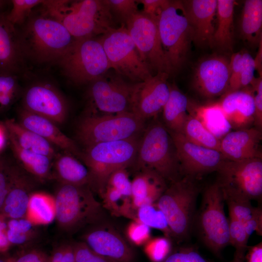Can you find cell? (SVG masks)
<instances>
[{"label": "cell", "instance_id": "obj_26", "mask_svg": "<svg viewBox=\"0 0 262 262\" xmlns=\"http://www.w3.org/2000/svg\"><path fill=\"white\" fill-rule=\"evenodd\" d=\"M6 13L0 14V72L15 75L23 53L19 34L7 20Z\"/></svg>", "mask_w": 262, "mask_h": 262}, {"label": "cell", "instance_id": "obj_41", "mask_svg": "<svg viewBox=\"0 0 262 262\" xmlns=\"http://www.w3.org/2000/svg\"><path fill=\"white\" fill-rule=\"evenodd\" d=\"M171 250L170 239L159 237L150 239L145 244V252L152 262H162Z\"/></svg>", "mask_w": 262, "mask_h": 262}, {"label": "cell", "instance_id": "obj_39", "mask_svg": "<svg viewBox=\"0 0 262 262\" xmlns=\"http://www.w3.org/2000/svg\"><path fill=\"white\" fill-rule=\"evenodd\" d=\"M229 245L235 249L234 255L245 258L248 249L247 243L250 235L244 225L232 216L229 215Z\"/></svg>", "mask_w": 262, "mask_h": 262}, {"label": "cell", "instance_id": "obj_51", "mask_svg": "<svg viewBox=\"0 0 262 262\" xmlns=\"http://www.w3.org/2000/svg\"><path fill=\"white\" fill-rule=\"evenodd\" d=\"M138 3L142 4L143 14L158 21L161 13L168 4L169 0H140Z\"/></svg>", "mask_w": 262, "mask_h": 262}, {"label": "cell", "instance_id": "obj_49", "mask_svg": "<svg viewBox=\"0 0 262 262\" xmlns=\"http://www.w3.org/2000/svg\"><path fill=\"white\" fill-rule=\"evenodd\" d=\"M254 91L255 115L254 125L258 130H262V77L253 80L251 84Z\"/></svg>", "mask_w": 262, "mask_h": 262}, {"label": "cell", "instance_id": "obj_24", "mask_svg": "<svg viewBox=\"0 0 262 262\" xmlns=\"http://www.w3.org/2000/svg\"><path fill=\"white\" fill-rule=\"evenodd\" d=\"M19 123L53 146L82 160V151L76 142L64 134L51 121L24 109L20 113Z\"/></svg>", "mask_w": 262, "mask_h": 262}, {"label": "cell", "instance_id": "obj_34", "mask_svg": "<svg viewBox=\"0 0 262 262\" xmlns=\"http://www.w3.org/2000/svg\"><path fill=\"white\" fill-rule=\"evenodd\" d=\"M55 217L54 196L45 192H32L25 218L36 226L49 225L55 219Z\"/></svg>", "mask_w": 262, "mask_h": 262}, {"label": "cell", "instance_id": "obj_45", "mask_svg": "<svg viewBox=\"0 0 262 262\" xmlns=\"http://www.w3.org/2000/svg\"><path fill=\"white\" fill-rule=\"evenodd\" d=\"M127 235L133 244H145L150 239V228L137 220H133L128 226Z\"/></svg>", "mask_w": 262, "mask_h": 262}, {"label": "cell", "instance_id": "obj_43", "mask_svg": "<svg viewBox=\"0 0 262 262\" xmlns=\"http://www.w3.org/2000/svg\"><path fill=\"white\" fill-rule=\"evenodd\" d=\"M114 17L121 24H126L127 20L138 12L137 0H105Z\"/></svg>", "mask_w": 262, "mask_h": 262}, {"label": "cell", "instance_id": "obj_11", "mask_svg": "<svg viewBox=\"0 0 262 262\" xmlns=\"http://www.w3.org/2000/svg\"><path fill=\"white\" fill-rule=\"evenodd\" d=\"M113 69L133 83L153 75L142 60L125 24L112 29L97 37Z\"/></svg>", "mask_w": 262, "mask_h": 262}, {"label": "cell", "instance_id": "obj_27", "mask_svg": "<svg viewBox=\"0 0 262 262\" xmlns=\"http://www.w3.org/2000/svg\"><path fill=\"white\" fill-rule=\"evenodd\" d=\"M229 210V215L240 222L250 235L255 231L262 234V210L251 204V200L237 195L223 193Z\"/></svg>", "mask_w": 262, "mask_h": 262}, {"label": "cell", "instance_id": "obj_47", "mask_svg": "<svg viewBox=\"0 0 262 262\" xmlns=\"http://www.w3.org/2000/svg\"><path fill=\"white\" fill-rule=\"evenodd\" d=\"M243 62L241 67L239 90L246 87L251 84L255 79L256 70L254 59L246 51H242Z\"/></svg>", "mask_w": 262, "mask_h": 262}, {"label": "cell", "instance_id": "obj_15", "mask_svg": "<svg viewBox=\"0 0 262 262\" xmlns=\"http://www.w3.org/2000/svg\"><path fill=\"white\" fill-rule=\"evenodd\" d=\"M174 143L182 175L195 180L216 171L225 160L221 152L197 145L182 133L168 131Z\"/></svg>", "mask_w": 262, "mask_h": 262}, {"label": "cell", "instance_id": "obj_33", "mask_svg": "<svg viewBox=\"0 0 262 262\" xmlns=\"http://www.w3.org/2000/svg\"><path fill=\"white\" fill-rule=\"evenodd\" d=\"M240 32L244 40L252 45L262 40V0L245 1L240 21Z\"/></svg>", "mask_w": 262, "mask_h": 262}, {"label": "cell", "instance_id": "obj_30", "mask_svg": "<svg viewBox=\"0 0 262 262\" xmlns=\"http://www.w3.org/2000/svg\"><path fill=\"white\" fill-rule=\"evenodd\" d=\"M188 112L198 118L209 131L220 140L231 129L218 102L199 105L189 101Z\"/></svg>", "mask_w": 262, "mask_h": 262}, {"label": "cell", "instance_id": "obj_40", "mask_svg": "<svg viewBox=\"0 0 262 262\" xmlns=\"http://www.w3.org/2000/svg\"><path fill=\"white\" fill-rule=\"evenodd\" d=\"M42 0H10L12 8L7 13V20L14 26L21 25L30 14L32 9L42 4Z\"/></svg>", "mask_w": 262, "mask_h": 262}, {"label": "cell", "instance_id": "obj_23", "mask_svg": "<svg viewBox=\"0 0 262 262\" xmlns=\"http://www.w3.org/2000/svg\"><path fill=\"white\" fill-rule=\"evenodd\" d=\"M34 185L29 177L16 166H11L7 193L0 213L7 219L25 218Z\"/></svg>", "mask_w": 262, "mask_h": 262}, {"label": "cell", "instance_id": "obj_55", "mask_svg": "<svg viewBox=\"0 0 262 262\" xmlns=\"http://www.w3.org/2000/svg\"><path fill=\"white\" fill-rule=\"evenodd\" d=\"M7 219L0 213V253H5L11 246L7 237Z\"/></svg>", "mask_w": 262, "mask_h": 262}, {"label": "cell", "instance_id": "obj_52", "mask_svg": "<svg viewBox=\"0 0 262 262\" xmlns=\"http://www.w3.org/2000/svg\"><path fill=\"white\" fill-rule=\"evenodd\" d=\"M48 262H75L73 245L63 244L49 256Z\"/></svg>", "mask_w": 262, "mask_h": 262}, {"label": "cell", "instance_id": "obj_7", "mask_svg": "<svg viewBox=\"0 0 262 262\" xmlns=\"http://www.w3.org/2000/svg\"><path fill=\"white\" fill-rule=\"evenodd\" d=\"M159 36L171 74L186 62L193 35L181 0H170L158 20Z\"/></svg>", "mask_w": 262, "mask_h": 262}, {"label": "cell", "instance_id": "obj_48", "mask_svg": "<svg viewBox=\"0 0 262 262\" xmlns=\"http://www.w3.org/2000/svg\"><path fill=\"white\" fill-rule=\"evenodd\" d=\"M162 262H208L194 248L190 246L180 248L169 254Z\"/></svg>", "mask_w": 262, "mask_h": 262}, {"label": "cell", "instance_id": "obj_10", "mask_svg": "<svg viewBox=\"0 0 262 262\" xmlns=\"http://www.w3.org/2000/svg\"><path fill=\"white\" fill-rule=\"evenodd\" d=\"M90 188L61 183L54 196L55 220L60 229L67 231L75 230L95 222L100 216L101 205Z\"/></svg>", "mask_w": 262, "mask_h": 262}, {"label": "cell", "instance_id": "obj_60", "mask_svg": "<svg viewBox=\"0 0 262 262\" xmlns=\"http://www.w3.org/2000/svg\"><path fill=\"white\" fill-rule=\"evenodd\" d=\"M4 253H0V262H9L10 257Z\"/></svg>", "mask_w": 262, "mask_h": 262}, {"label": "cell", "instance_id": "obj_2", "mask_svg": "<svg viewBox=\"0 0 262 262\" xmlns=\"http://www.w3.org/2000/svg\"><path fill=\"white\" fill-rule=\"evenodd\" d=\"M134 164L138 170H153L170 183L183 177L174 143L161 121L155 119L145 129Z\"/></svg>", "mask_w": 262, "mask_h": 262}, {"label": "cell", "instance_id": "obj_31", "mask_svg": "<svg viewBox=\"0 0 262 262\" xmlns=\"http://www.w3.org/2000/svg\"><path fill=\"white\" fill-rule=\"evenodd\" d=\"M216 29L213 37V45L223 50L230 51L233 47L234 9L235 0H217Z\"/></svg>", "mask_w": 262, "mask_h": 262}, {"label": "cell", "instance_id": "obj_54", "mask_svg": "<svg viewBox=\"0 0 262 262\" xmlns=\"http://www.w3.org/2000/svg\"><path fill=\"white\" fill-rule=\"evenodd\" d=\"M49 256L41 250L33 249L18 257H10L9 262H48Z\"/></svg>", "mask_w": 262, "mask_h": 262}, {"label": "cell", "instance_id": "obj_37", "mask_svg": "<svg viewBox=\"0 0 262 262\" xmlns=\"http://www.w3.org/2000/svg\"><path fill=\"white\" fill-rule=\"evenodd\" d=\"M103 198V207L111 213L117 216H124L136 220L131 198L121 194L115 188L106 185L101 196Z\"/></svg>", "mask_w": 262, "mask_h": 262}, {"label": "cell", "instance_id": "obj_17", "mask_svg": "<svg viewBox=\"0 0 262 262\" xmlns=\"http://www.w3.org/2000/svg\"><path fill=\"white\" fill-rule=\"evenodd\" d=\"M23 102L25 110L47 118L56 125L63 123L66 118V101L51 84L38 83L31 86L24 95Z\"/></svg>", "mask_w": 262, "mask_h": 262}, {"label": "cell", "instance_id": "obj_5", "mask_svg": "<svg viewBox=\"0 0 262 262\" xmlns=\"http://www.w3.org/2000/svg\"><path fill=\"white\" fill-rule=\"evenodd\" d=\"M140 138L98 143L85 147L82 151V160L91 175V187L100 196L113 172L134 164Z\"/></svg>", "mask_w": 262, "mask_h": 262}, {"label": "cell", "instance_id": "obj_4", "mask_svg": "<svg viewBox=\"0 0 262 262\" xmlns=\"http://www.w3.org/2000/svg\"><path fill=\"white\" fill-rule=\"evenodd\" d=\"M196 180L183 176L170 182L155 203L166 219L171 238L178 242L186 240L193 231L199 193Z\"/></svg>", "mask_w": 262, "mask_h": 262}, {"label": "cell", "instance_id": "obj_42", "mask_svg": "<svg viewBox=\"0 0 262 262\" xmlns=\"http://www.w3.org/2000/svg\"><path fill=\"white\" fill-rule=\"evenodd\" d=\"M17 86L15 74L0 72V109L6 108L13 102Z\"/></svg>", "mask_w": 262, "mask_h": 262}, {"label": "cell", "instance_id": "obj_53", "mask_svg": "<svg viewBox=\"0 0 262 262\" xmlns=\"http://www.w3.org/2000/svg\"><path fill=\"white\" fill-rule=\"evenodd\" d=\"M11 166L4 159L0 158V211L7 193Z\"/></svg>", "mask_w": 262, "mask_h": 262}, {"label": "cell", "instance_id": "obj_44", "mask_svg": "<svg viewBox=\"0 0 262 262\" xmlns=\"http://www.w3.org/2000/svg\"><path fill=\"white\" fill-rule=\"evenodd\" d=\"M106 185L113 187L123 196L131 198V181L127 168H120L113 172L109 176Z\"/></svg>", "mask_w": 262, "mask_h": 262}, {"label": "cell", "instance_id": "obj_38", "mask_svg": "<svg viewBox=\"0 0 262 262\" xmlns=\"http://www.w3.org/2000/svg\"><path fill=\"white\" fill-rule=\"evenodd\" d=\"M136 220L149 227L163 231L165 237L171 238V232L163 213L155 203L143 205L136 210Z\"/></svg>", "mask_w": 262, "mask_h": 262}, {"label": "cell", "instance_id": "obj_8", "mask_svg": "<svg viewBox=\"0 0 262 262\" xmlns=\"http://www.w3.org/2000/svg\"><path fill=\"white\" fill-rule=\"evenodd\" d=\"M58 62L64 75L77 85L90 83L111 69L97 37L76 39Z\"/></svg>", "mask_w": 262, "mask_h": 262}, {"label": "cell", "instance_id": "obj_3", "mask_svg": "<svg viewBox=\"0 0 262 262\" xmlns=\"http://www.w3.org/2000/svg\"><path fill=\"white\" fill-rule=\"evenodd\" d=\"M19 35L23 54L40 63L58 61L76 39L62 23L44 14L31 18Z\"/></svg>", "mask_w": 262, "mask_h": 262}, {"label": "cell", "instance_id": "obj_56", "mask_svg": "<svg viewBox=\"0 0 262 262\" xmlns=\"http://www.w3.org/2000/svg\"><path fill=\"white\" fill-rule=\"evenodd\" d=\"M246 259L247 262H262V242L249 247Z\"/></svg>", "mask_w": 262, "mask_h": 262}, {"label": "cell", "instance_id": "obj_29", "mask_svg": "<svg viewBox=\"0 0 262 262\" xmlns=\"http://www.w3.org/2000/svg\"><path fill=\"white\" fill-rule=\"evenodd\" d=\"M8 136L12 137L21 148L35 153L55 158L57 153L54 146L34 132L24 128L13 119L4 123Z\"/></svg>", "mask_w": 262, "mask_h": 262}, {"label": "cell", "instance_id": "obj_21", "mask_svg": "<svg viewBox=\"0 0 262 262\" xmlns=\"http://www.w3.org/2000/svg\"><path fill=\"white\" fill-rule=\"evenodd\" d=\"M262 131L255 127L230 131L220 140V151L233 161L262 158Z\"/></svg>", "mask_w": 262, "mask_h": 262}, {"label": "cell", "instance_id": "obj_58", "mask_svg": "<svg viewBox=\"0 0 262 262\" xmlns=\"http://www.w3.org/2000/svg\"><path fill=\"white\" fill-rule=\"evenodd\" d=\"M259 49L258 52L257 54V56L255 59H254L255 68L259 74V76H262V41L259 44Z\"/></svg>", "mask_w": 262, "mask_h": 262}, {"label": "cell", "instance_id": "obj_50", "mask_svg": "<svg viewBox=\"0 0 262 262\" xmlns=\"http://www.w3.org/2000/svg\"><path fill=\"white\" fill-rule=\"evenodd\" d=\"M242 62V51L232 54L229 60L230 75L229 87L227 92L239 90V82Z\"/></svg>", "mask_w": 262, "mask_h": 262}, {"label": "cell", "instance_id": "obj_32", "mask_svg": "<svg viewBox=\"0 0 262 262\" xmlns=\"http://www.w3.org/2000/svg\"><path fill=\"white\" fill-rule=\"evenodd\" d=\"M170 86L169 96L162 110L163 123L168 131L181 133L188 115L189 100L174 85Z\"/></svg>", "mask_w": 262, "mask_h": 262}, {"label": "cell", "instance_id": "obj_35", "mask_svg": "<svg viewBox=\"0 0 262 262\" xmlns=\"http://www.w3.org/2000/svg\"><path fill=\"white\" fill-rule=\"evenodd\" d=\"M13 153L23 167L38 179L44 180L51 177L52 158L26 150L8 136Z\"/></svg>", "mask_w": 262, "mask_h": 262}, {"label": "cell", "instance_id": "obj_9", "mask_svg": "<svg viewBox=\"0 0 262 262\" xmlns=\"http://www.w3.org/2000/svg\"><path fill=\"white\" fill-rule=\"evenodd\" d=\"M145 121L132 113L89 115L78 124L77 136L85 147L103 142L139 137Z\"/></svg>", "mask_w": 262, "mask_h": 262}, {"label": "cell", "instance_id": "obj_16", "mask_svg": "<svg viewBox=\"0 0 262 262\" xmlns=\"http://www.w3.org/2000/svg\"><path fill=\"white\" fill-rule=\"evenodd\" d=\"M169 75L159 72L135 83L131 101V113L140 119L156 117L162 112L170 94Z\"/></svg>", "mask_w": 262, "mask_h": 262}, {"label": "cell", "instance_id": "obj_20", "mask_svg": "<svg viewBox=\"0 0 262 262\" xmlns=\"http://www.w3.org/2000/svg\"><path fill=\"white\" fill-rule=\"evenodd\" d=\"M84 240L94 251L114 262H131L133 259L131 247L111 227H95L84 235Z\"/></svg>", "mask_w": 262, "mask_h": 262}, {"label": "cell", "instance_id": "obj_57", "mask_svg": "<svg viewBox=\"0 0 262 262\" xmlns=\"http://www.w3.org/2000/svg\"><path fill=\"white\" fill-rule=\"evenodd\" d=\"M8 139L7 130L4 124L0 123V152L6 146Z\"/></svg>", "mask_w": 262, "mask_h": 262}, {"label": "cell", "instance_id": "obj_14", "mask_svg": "<svg viewBox=\"0 0 262 262\" xmlns=\"http://www.w3.org/2000/svg\"><path fill=\"white\" fill-rule=\"evenodd\" d=\"M135 84L109 70L89 83L88 95L92 105L100 112L106 114L131 113Z\"/></svg>", "mask_w": 262, "mask_h": 262}, {"label": "cell", "instance_id": "obj_12", "mask_svg": "<svg viewBox=\"0 0 262 262\" xmlns=\"http://www.w3.org/2000/svg\"><path fill=\"white\" fill-rule=\"evenodd\" d=\"M216 181L224 194L261 201L262 197V159L233 161L225 159L215 171Z\"/></svg>", "mask_w": 262, "mask_h": 262}, {"label": "cell", "instance_id": "obj_25", "mask_svg": "<svg viewBox=\"0 0 262 262\" xmlns=\"http://www.w3.org/2000/svg\"><path fill=\"white\" fill-rule=\"evenodd\" d=\"M167 186V181L154 170H139L131 180V200L134 210L155 203Z\"/></svg>", "mask_w": 262, "mask_h": 262}, {"label": "cell", "instance_id": "obj_1", "mask_svg": "<svg viewBox=\"0 0 262 262\" xmlns=\"http://www.w3.org/2000/svg\"><path fill=\"white\" fill-rule=\"evenodd\" d=\"M43 13L62 23L77 39L96 37L115 28L105 0H44Z\"/></svg>", "mask_w": 262, "mask_h": 262}, {"label": "cell", "instance_id": "obj_36", "mask_svg": "<svg viewBox=\"0 0 262 262\" xmlns=\"http://www.w3.org/2000/svg\"><path fill=\"white\" fill-rule=\"evenodd\" d=\"M181 133L192 142L220 151V140L209 131L198 118L189 113Z\"/></svg>", "mask_w": 262, "mask_h": 262}, {"label": "cell", "instance_id": "obj_19", "mask_svg": "<svg viewBox=\"0 0 262 262\" xmlns=\"http://www.w3.org/2000/svg\"><path fill=\"white\" fill-rule=\"evenodd\" d=\"M181 1L192 30L193 43L200 47L213 45L217 0Z\"/></svg>", "mask_w": 262, "mask_h": 262}, {"label": "cell", "instance_id": "obj_46", "mask_svg": "<svg viewBox=\"0 0 262 262\" xmlns=\"http://www.w3.org/2000/svg\"><path fill=\"white\" fill-rule=\"evenodd\" d=\"M75 262H114L94 251L84 242L73 245Z\"/></svg>", "mask_w": 262, "mask_h": 262}, {"label": "cell", "instance_id": "obj_18", "mask_svg": "<svg viewBox=\"0 0 262 262\" xmlns=\"http://www.w3.org/2000/svg\"><path fill=\"white\" fill-rule=\"evenodd\" d=\"M230 75L229 60L221 55L210 56L196 66L193 85L205 98L223 96L228 91Z\"/></svg>", "mask_w": 262, "mask_h": 262}, {"label": "cell", "instance_id": "obj_13", "mask_svg": "<svg viewBox=\"0 0 262 262\" xmlns=\"http://www.w3.org/2000/svg\"><path fill=\"white\" fill-rule=\"evenodd\" d=\"M157 21L138 12L125 24L140 57L153 75L165 72L169 75L170 69L161 44Z\"/></svg>", "mask_w": 262, "mask_h": 262}, {"label": "cell", "instance_id": "obj_59", "mask_svg": "<svg viewBox=\"0 0 262 262\" xmlns=\"http://www.w3.org/2000/svg\"><path fill=\"white\" fill-rule=\"evenodd\" d=\"M8 2L9 1L0 0V14L5 13L4 10Z\"/></svg>", "mask_w": 262, "mask_h": 262}, {"label": "cell", "instance_id": "obj_6", "mask_svg": "<svg viewBox=\"0 0 262 262\" xmlns=\"http://www.w3.org/2000/svg\"><path fill=\"white\" fill-rule=\"evenodd\" d=\"M224 202L216 181L207 186L193 223V230L195 229L202 242L216 255L229 245V222L224 212Z\"/></svg>", "mask_w": 262, "mask_h": 262}, {"label": "cell", "instance_id": "obj_28", "mask_svg": "<svg viewBox=\"0 0 262 262\" xmlns=\"http://www.w3.org/2000/svg\"><path fill=\"white\" fill-rule=\"evenodd\" d=\"M54 167L55 177L61 183L91 187L92 178L89 169L71 154L65 152L57 155Z\"/></svg>", "mask_w": 262, "mask_h": 262}, {"label": "cell", "instance_id": "obj_22", "mask_svg": "<svg viewBox=\"0 0 262 262\" xmlns=\"http://www.w3.org/2000/svg\"><path fill=\"white\" fill-rule=\"evenodd\" d=\"M218 102L231 129H247L254 125L255 106L252 87L227 92Z\"/></svg>", "mask_w": 262, "mask_h": 262}, {"label": "cell", "instance_id": "obj_61", "mask_svg": "<svg viewBox=\"0 0 262 262\" xmlns=\"http://www.w3.org/2000/svg\"><path fill=\"white\" fill-rule=\"evenodd\" d=\"M230 262H245V258L234 255L233 259Z\"/></svg>", "mask_w": 262, "mask_h": 262}]
</instances>
